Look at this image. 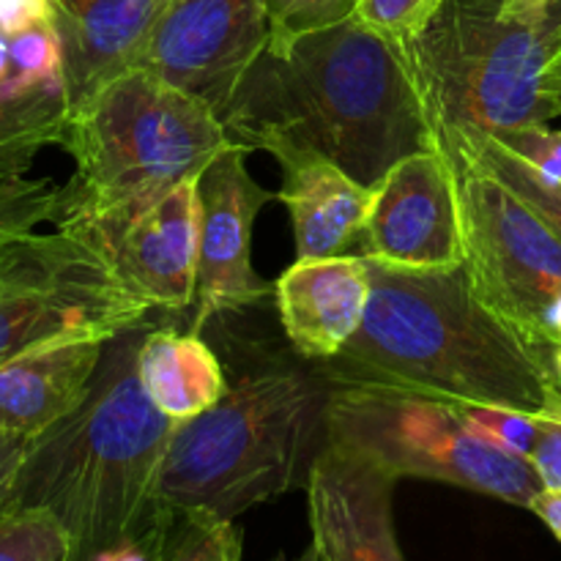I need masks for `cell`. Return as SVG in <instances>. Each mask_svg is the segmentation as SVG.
<instances>
[{
    "label": "cell",
    "mask_w": 561,
    "mask_h": 561,
    "mask_svg": "<svg viewBox=\"0 0 561 561\" xmlns=\"http://www.w3.org/2000/svg\"><path fill=\"white\" fill-rule=\"evenodd\" d=\"M222 124L244 151L299 142L370 190L400 159L433 148L409 49L356 16L290 42H268Z\"/></svg>",
    "instance_id": "cell-1"
},
{
    "label": "cell",
    "mask_w": 561,
    "mask_h": 561,
    "mask_svg": "<svg viewBox=\"0 0 561 561\" xmlns=\"http://www.w3.org/2000/svg\"><path fill=\"white\" fill-rule=\"evenodd\" d=\"M367 272L370 301L359 332L318 365L329 381L561 414L551 348L493 310L463 263L400 268L367 261Z\"/></svg>",
    "instance_id": "cell-2"
},
{
    "label": "cell",
    "mask_w": 561,
    "mask_h": 561,
    "mask_svg": "<svg viewBox=\"0 0 561 561\" xmlns=\"http://www.w3.org/2000/svg\"><path fill=\"white\" fill-rule=\"evenodd\" d=\"M151 327L107 340L82 403L33 438L14 510H47L69 531L71 561L129 540H179L186 520L159 507V477L179 422L146 398L137 345Z\"/></svg>",
    "instance_id": "cell-3"
},
{
    "label": "cell",
    "mask_w": 561,
    "mask_h": 561,
    "mask_svg": "<svg viewBox=\"0 0 561 561\" xmlns=\"http://www.w3.org/2000/svg\"><path fill=\"white\" fill-rule=\"evenodd\" d=\"M332 381L318 367L261 362L228 378L222 398L175 425L159 507L175 520H233L283 493L307 488L327 444Z\"/></svg>",
    "instance_id": "cell-4"
},
{
    "label": "cell",
    "mask_w": 561,
    "mask_h": 561,
    "mask_svg": "<svg viewBox=\"0 0 561 561\" xmlns=\"http://www.w3.org/2000/svg\"><path fill=\"white\" fill-rule=\"evenodd\" d=\"M228 146L208 104L148 71H124L69 113L60 148L75 159V173L60 186L53 225L110 255L131 219L201 179Z\"/></svg>",
    "instance_id": "cell-5"
},
{
    "label": "cell",
    "mask_w": 561,
    "mask_h": 561,
    "mask_svg": "<svg viewBox=\"0 0 561 561\" xmlns=\"http://www.w3.org/2000/svg\"><path fill=\"white\" fill-rule=\"evenodd\" d=\"M561 44V0L513 11L504 0H442L405 44L431 124L496 131L548 124L546 69Z\"/></svg>",
    "instance_id": "cell-6"
},
{
    "label": "cell",
    "mask_w": 561,
    "mask_h": 561,
    "mask_svg": "<svg viewBox=\"0 0 561 561\" xmlns=\"http://www.w3.org/2000/svg\"><path fill=\"white\" fill-rule=\"evenodd\" d=\"M327 442L367 455L398 480H431L529 510L542 482L529 458L482 442L458 405L373 383H332Z\"/></svg>",
    "instance_id": "cell-7"
},
{
    "label": "cell",
    "mask_w": 561,
    "mask_h": 561,
    "mask_svg": "<svg viewBox=\"0 0 561 561\" xmlns=\"http://www.w3.org/2000/svg\"><path fill=\"white\" fill-rule=\"evenodd\" d=\"M153 310L85 236L33 230L0 244V365L66 340H113Z\"/></svg>",
    "instance_id": "cell-8"
},
{
    "label": "cell",
    "mask_w": 561,
    "mask_h": 561,
    "mask_svg": "<svg viewBox=\"0 0 561 561\" xmlns=\"http://www.w3.org/2000/svg\"><path fill=\"white\" fill-rule=\"evenodd\" d=\"M433 142L453 164L471 283L493 310L551 348L546 318L561 296V239L458 142L436 129Z\"/></svg>",
    "instance_id": "cell-9"
},
{
    "label": "cell",
    "mask_w": 561,
    "mask_h": 561,
    "mask_svg": "<svg viewBox=\"0 0 561 561\" xmlns=\"http://www.w3.org/2000/svg\"><path fill=\"white\" fill-rule=\"evenodd\" d=\"M268 36L263 0H168L131 69L201 99L222 118Z\"/></svg>",
    "instance_id": "cell-10"
},
{
    "label": "cell",
    "mask_w": 561,
    "mask_h": 561,
    "mask_svg": "<svg viewBox=\"0 0 561 561\" xmlns=\"http://www.w3.org/2000/svg\"><path fill=\"white\" fill-rule=\"evenodd\" d=\"M354 255L400 268L463 263L458 186L442 146L400 159L373 190V206Z\"/></svg>",
    "instance_id": "cell-11"
},
{
    "label": "cell",
    "mask_w": 561,
    "mask_h": 561,
    "mask_svg": "<svg viewBox=\"0 0 561 561\" xmlns=\"http://www.w3.org/2000/svg\"><path fill=\"white\" fill-rule=\"evenodd\" d=\"M201 192V266L192 332L201 334L211 318L257 305L274 294L252 266V228L274 192L247 170V151L230 142L197 179Z\"/></svg>",
    "instance_id": "cell-12"
},
{
    "label": "cell",
    "mask_w": 561,
    "mask_h": 561,
    "mask_svg": "<svg viewBox=\"0 0 561 561\" xmlns=\"http://www.w3.org/2000/svg\"><path fill=\"white\" fill-rule=\"evenodd\" d=\"M398 477L345 444L327 442L307 480L318 561H405L394 535Z\"/></svg>",
    "instance_id": "cell-13"
},
{
    "label": "cell",
    "mask_w": 561,
    "mask_h": 561,
    "mask_svg": "<svg viewBox=\"0 0 561 561\" xmlns=\"http://www.w3.org/2000/svg\"><path fill=\"white\" fill-rule=\"evenodd\" d=\"M110 257L126 283L157 310L195 305L201 266V192L197 179L184 181L131 219Z\"/></svg>",
    "instance_id": "cell-14"
},
{
    "label": "cell",
    "mask_w": 561,
    "mask_h": 561,
    "mask_svg": "<svg viewBox=\"0 0 561 561\" xmlns=\"http://www.w3.org/2000/svg\"><path fill=\"white\" fill-rule=\"evenodd\" d=\"M274 301L285 337L301 359L316 365L334 359L365 321L367 261L354 252L296 261L274 283Z\"/></svg>",
    "instance_id": "cell-15"
},
{
    "label": "cell",
    "mask_w": 561,
    "mask_h": 561,
    "mask_svg": "<svg viewBox=\"0 0 561 561\" xmlns=\"http://www.w3.org/2000/svg\"><path fill=\"white\" fill-rule=\"evenodd\" d=\"M266 153L283 168L277 201L290 214L296 261L354 252L373 206L370 186L359 184L332 159L299 142H272Z\"/></svg>",
    "instance_id": "cell-16"
},
{
    "label": "cell",
    "mask_w": 561,
    "mask_h": 561,
    "mask_svg": "<svg viewBox=\"0 0 561 561\" xmlns=\"http://www.w3.org/2000/svg\"><path fill=\"white\" fill-rule=\"evenodd\" d=\"M168 0H55L69 113L131 69Z\"/></svg>",
    "instance_id": "cell-17"
},
{
    "label": "cell",
    "mask_w": 561,
    "mask_h": 561,
    "mask_svg": "<svg viewBox=\"0 0 561 561\" xmlns=\"http://www.w3.org/2000/svg\"><path fill=\"white\" fill-rule=\"evenodd\" d=\"M107 340L42 345L0 365V436L36 438L88 394Z\"/></svg>",
    "instance_id": "cell-18"
},
{
    "label": "cell",
    "mask_w": 561,
    "mask_h": 561,
    "mask_svg": "<svg viewBox=\"0 0 561 561\" xmlns=\"http://www.w3.org/2000/svg\"><path fill=\"white\" fill-rule=\"evenodd\" d=\"M137 378L146 398L173 422L195 420L228 389L211 345L197 332L175 329H146L137 345Z\"/></svg>",
    "instance_id": "cell-19"
},
{
    "label": "cell",
    "mask_w": 561,
    "mask_h": 561,
    "mask_svg": "<svg viewBox=\"0 0 561 561\" xmlns=\"http://www.w3.org/2000/svg\"><path fill=\"white\" fill-rule=\"evenodd\" d=\"M69 124L64 85L14 91L0 85V181L22 179L47 146H60Z\"/></svg>",
    "instance_id": "cell-20"
},
{
    "label": "cell",
    "mask_w": 561,
    "mask_h": 561,
    "mask_svg": "<svg viewBox=\"0 0 561 561\" xmlns=\"http://www.w3.org/2000/svg\"><path fill=\"white\" fill-rule=\"evenodd\" d=\"M433 129L447 135L449 140L458 142L471 159H474L480 168H485L488 173L496 175L515 197L526 203L548 228L561 239V181L551 179V175L540 173L537 168H531L529 162L518 157V153L510 151L504 142H499L496 137L488 135L480 129H466V126H438L433 124Z\"/></svg>",
    "instance_id": "cell-21"
},
{
    "label": "cell",
    "mask_w": 561,
    "mask_h": 561,
    "mask_svg": "<svg viewBox=\"0 0 561 561\" xmlns=\"http://www.w3.org/2000/svg\"><path fill=\"white\" fill-rule=\"evenodd\" d=\"M69 531L47 510H14L0 518V561H71Z\"/></svg>",
    "instance_id": "cell-22"
},
{
    "label": "cell",
    "mask_w": 561,
    "mask_h": 561,
    "mask_svg": "<svg viewBox=\"0 0 561 561\" xmlns=\"http://www.w3.org/2000/svg\"><path fill=\"white\" fill-rule=\"evenodd\" d=\"M11 77L3 85L31 91L42 85H64V44L58 27L38 25L9 38Z\"/></svg>",
    "instance_id": "cell-23"
},
{
    "label": "cell",
    "mask_w": 561,
    "mask_h": 561,
    "mask_svg": "<svg viewBox=\"0 0 561 561\" xmlns=\"http://www.w3.org/2000/svg\"><path fill=\"white\" fill-rule=\"evenodd\" d=\"M60 186L53 179L0 181V244L55 222Z\"/></svg>",
    "instance_id": "cell-24"
},
{
    "label": "cell",
    "mask_w": 561,
    "mask_h": 561,
    "mask_svg": "<svg viewBox=\"0 0 561 561\" xmlns=\"http://www.w3.org/2000/svg\"><path fill=\"white\" fill-rule=\"evenodd\" d=\"M460 420L466 422L471 433L504 453L529 458L535 449L537 433H540V416L526 414V411L507 409V405H485V403H455Z\"/></svg>",
    "instance_id": "cell-25"
},
{
    "label": "cell",
    "mask_w": 561,
    "mask_h": 561,
    "mask_svg": "<svg viewBox=\"0 0 561 561\" xmlns=\"http://www.w3.org/2000/svg\"><path fill=\"white\" fill-rule=\"evenodd\" d=\"M263 5L272 25L268 42H290L351 20L359 0H263Z\"/></svg>",
    "instance_id": "cell-26"
},
{
    "label": "cell",
    "mask_w": 561,
    "mask_h": 561,
    "mask_svg": "<svg viewBox=\"0 0 561 561\" xmlns=\"http://www.w3.org/2000/svg\"><path fill=\"white\" fill-rule=\"evenodd\" d=\"M438 5L442 0H359L354 16L370 31L409 44L431 22Z\"/></svg>",
    "instance_id": "cell-27"
},
{
    "label": "cell",
    "mask_w": 561,
    "mask_h": 561,
    "mask_svg": "<svg viewBox=\"0 0 561 561\" xmlns=\"http://www.w3.org/2000/svg\"><path fill=\"white\" fill-rule=\"evenodd\" d=\"M236 546H241V531L233 520L190 518L168 561H225Z\"/></svg>",
    "instance_id": "cell-28"
},
{
    "label": "cell",
    "mask_w": 561,
    "mask_h": 561,
    "mask_svg": "<svg viewBox=\"0 0 561 561\" xmlns=\"http://www.w3.org/2000/svg\"><path fill=\"white\" fill-rule=\"evenodd\" d=\"M493 137L513 153H518L531 168L561 181V129H551L548 124H526L496 131Z\"/></svg>",
    "instance_id": "cell-29"
},
{
    "label": "cell",
    "mask_w": 561,
    "mask_h": 561,
    "mask_svg": "<svg viewBox=\"0 0 561 561\" xmlns=\"http://www.w3.org/2000/svg\"><path fill=\"white\" fill-rule=\"evenodd\" d=\"M542 491H561V414L540 416L535 449L529 455Z\"/></svg>",
    "instance_id": "cell-30"
},
{
    "label": "cell",
    "mask_w": 561,
    "mask_h": 561,
    "mask_svg": "<svg viewBox=\"0 0 561 561\" xmlns=\"http://www.w3.org/2000/svg\"><path fill=\"white\" fill-rule=\"evenodd\" d=\"M31 447L33 438L27 436H0V518L11 513Z\"/></svg>",
    "instance_id": "cell-31"
},
{
    "label": "cell",
    "mask_w": 561,
    "mask_h": 561,
    "mask_svg": "<svg viewBox=\"0 0 561 561\" xmlns=\"http://www.w3.org/2000/svg\"><path fill=\"white\" fill-rule=\"evenodd\" d=\"M55 0H0V33L16 36L38 25H55Z\"/></svg>",
    "instance_id": "cell-32"
},
{
    "label": "cell",
    "mask_w": 561,
    "mask_h": 561,
    "mask_svg": "<svg viewBox=\"0 0 561 561\" xmlns=\"http://www.w3.org/2000/svg\"><path fill=\"white\" fill-rule=\"evenodd\" d=\"M179 540H129L115 548H107L93 561H168L173 557Z\"/></svg>",
    "instance_id": "cell-33"
},
{
    "label": "cell",
    "mask_w": 561,
    "mask_h": 561,
    "mask_svg": "<svg viewBox=\"0 0 561 561\" xmlns=\"http://www.w3.org/2000/svg\"><path fill=\"white\" fill-rule=\"evenodd\" d=\"M531 513L551 529V535L561 542V491H540L531 502Z\"/></svg>",
    "instance_id": "cell-34"
},
{
    "label": "cell",
    "mask_w": 561,
    "mask_h": 561,
    "mask_svg": "<svg viewBox=\"0 0 561 561\" xmlns=\"http://www.w3.org/2000/svg\"><path fill=\"white\" fill-rule=\"evenodd\" d=\"M542 91H546L548 104H551L553 118H561V44L546 69V85H542Z\"/></svg>",
    "instance_id": "cell-35"
},
{
    "label": "cell",
    "mask_w": 561,
    "mask_h": 561,
    "mask_svg": "<svg viewBox=\"0 0 561 561\" xmlns=\"http://www.w3.org/2000/svg\"><path fill=\"white\" fill-rule=\"evenodd\" d=\"M546 337H548V343H551V348H557V345L561 343V296L553 301L551 310H548Z\"/></svg>",
    "instance_id": "cell-36"
},
{
    "label": "cell",
    "mask_w": 561,
    "mask_h": 561,
    "mask_svg": "<svg viewBox=\"0 0 561 561\" xmlns=\"http://www.w3.org/2000/svg\"><path fill=\"white\" fill-rule=\"evenodd\" d=\"M11 77V47H9V36L0 33V85Z\"/></svg>",
    "instance_id": "cell-37"
},
{
    "label": "cell",
    "mask_w": 561,
    "mask_h": 561,
    "mask_svg": "<svg viewBox=\"0 0 561 561\" xmlns=\"http://www.w3.org/2000/svg\"><path fill=\"white\" fill-rule=\"evenodd\" d=\"M507 3V9L513 11H529V9H540V5H546L548 0H504Z\"/></svg>",
    "instance_id": "cell-38"
},
{
    "label": "cell",
    "mask_w": 561,
    "mask_h": 561,
    "mask_svg": "<svg viewBox=\"0 0 561 561\" xmlns=\"http://www.w3.org/2000/svg\"><path fill=\"white\" fill-rule=\"evenodd\" d=\"M272 561H288V559H285V553H277V557H274ZM299 561H318V551H316V546H312V542L305 548V551H301Z\"/></svg>",
    "instance_id": "cell-39"
},
{
    "label": "cell",
    "mask_w": 561,
    "mask_h": 561,
    "mask_svg": "<svg viewBox=\"0 0 561 561\" xmlns=\"http://www.w3.org/2000/svg\"><path fill=\"white\" fill-rule=\"evenodd\" d=\"M551 362H553V376H557V381L561 387V343L551 351Z\"/></svg>",
    "instance_id": "cell-40"
},
{
    "label": "cell",
    "mask_w": 561,
    "mask_h": 561,
    "mask_svg": "<svg viewBox=\"0 0 561 561\" xmlns=\"http://www.w3.org/2000/svg\"><path fill=\"white\" fill-rule=\"evenodd\" d=\"M225 561H241V546H236L233 551L228 553V559H225Z\"/></svg>",
    "instance_id": "cell-41"
}]
</instances>
